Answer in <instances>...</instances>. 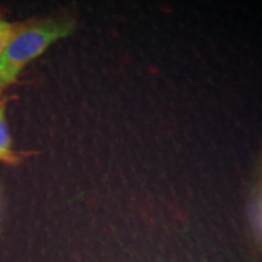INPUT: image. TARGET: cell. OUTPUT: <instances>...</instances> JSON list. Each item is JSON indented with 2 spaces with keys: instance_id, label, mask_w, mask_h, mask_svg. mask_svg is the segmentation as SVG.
Here are the masks:
<instances>
[{
  "instance_id": "1",
  "label": "cell",
  "mask_w": 262,
  "mask_h": 262,
  "mask_svg": "<svg viewBox=\"0 0 262 262\" xmlns=\"http://www.w3.org/2000/svg\"><path fill=\"white\" fill-rule=\"evenodd\" d=\"M74 27L73 18L61 15L17 24L11 40L0 56V81L5 89L16 83L29 62L44 54L54 42L71 35Z\"/></svg>"
},
{
  "instance_id": "2",
  "label": "cell",
  "mask_w": 262,
  "mask_h": 262,
  "mask_svg": "<svg viewBox=\"0 0 262 262\" xmlns=\"http://www.w3.org/2000/svg\"><path fill=\"white\" fill-rule=\"evenodd\" d=\"M5 103H0V162L6 164H17L18 157L12 148V139L6 120Z\"/></svg>"
},
{
  "instance_id": "3",
  "label": "cell",
  "mask_w": 262,
  "mask_h": 262,
  "mask_svg": "<svg viewBox=\"0 0 262 262\" xmlns=\"http://www.w3.org/2000/svg\"><path fill=\"white\" fill-rule=\"evenodd\" d=\"M16 28H17V24H12V22H9L0 17V56L5 51L10 40H11Z\"/></svg>"
},
{
  "instance_id": "4",
  "label": "cell",
  "mask_w": 262,
  "mask_h": 262,
  "mask_svg": "<svg viewBox=\"0 0 262 262\" xmlns=\"http://www.w3.org/2000/svg\"><path fill=\"white\" fill-rule=\"evenodd\" d=\"M255 221H256L258 232H260L262 235V194L258 196L256 202V209H255Z\"/></svg>"
},
{
  "instance_id": "5",
  "label": "cell",
  "mask_w": 262,
  "mask_h": 262,
  "mask_svg": "<svg viewBox=\"0 0 262 262\" xmlns=\"http://www.w3.org/2000/svg\"><path fill=\"white\" fill-rule=\"evenodd\" d=\"M5 90V88H4V85L2 84V81H0V97H2V94H3V91Z\"/></svg>"
}]
</instances>
